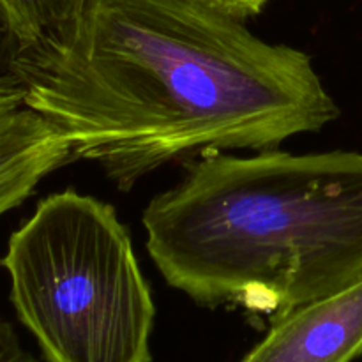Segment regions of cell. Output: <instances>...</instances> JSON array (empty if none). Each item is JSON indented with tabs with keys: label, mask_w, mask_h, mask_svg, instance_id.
Instances as JSON below:
<instances>
[{
	"label": "cell",
	"mask_w": 362,
	"mask_h": 362,
	"mask_svg": "<svg viewBox=\"0 0 362 362\" xmlns=\"http://www.w3.org/2000/svg\"><path fill=\"white\" fill-rule=\"evenodd\" d=\"M4 73L120 191L189 154L272 151L339 115L306 53L194 0H92Z\"/></svg>",
	"instance_id": "6da1fadb"
},
{
	"label": "cell",
	"mask_w": 362,
	"mask_h": 362,
	"mask_svg": "<svg viewBox=\"0 0 362 362\" xmlns=\"http://www.w3.org/2000/svg\"><path fill=\"white\" fill-rule=\"evenodd\" d=\"M141 221L170 286L274 322L362 281V152L205 156Z\"/></svg>",
	"instance_id": "7a4b0ae2"
},
{
	"label": "cell",
	"mask_w": 362,
	"mask_h": 362,
	"mask_svg": "<svg viewBox=\"0 0 362 362\" xmlns=\"http://www.w3.org/2000/svg\"><path fill=\"white\" fill-rule=\"evenodd\" d=\"M0 264L48 362H151L154 300L113 207L73 189L52 194Z\"/></svg>",
	"instance_id": "3957f363"
},
{
	"label": "cell",
	"mask_w": 362,
	"mask_h": 362,
	"mask_svg": "<svg viewBox=\"0 0 362 362\" xmlns=\"http://www.w3.org/2000/svg\"><path fill=\"white\" fill-rule=\"evenodd\" d=\"M362 354V281L272 322L240 362H352Z\"/></svg>",
	"instance_id": "277c9868"
},
{
	"label": "cell",
	"mask_w": 362,
	"mask_h": 362,
	"mask_svg": "<svg viewBox=\"0 0 362 362\" xmlns=\"http://www.w3.org/2000/svg\"><path fill=\"white\" fill-rule=\"evenodd\" d=\"M59 127L25 101V88L0 73V218L23 204L37 184L73 161Z\"/></svg>",
	"instance_id": "5b68a950"
},
{
	"label": "cell",
	"mask_w": 362,
	"mask_h": 362,
	"mask_svg": "<svg viewBox=\"0 0 362 362\" xmlns=\"http://www.w3.org/2000/svg\"><path fill=\"white\" fill-rule=\"evenodd\" d=\"M92 0H0L6 28L4 64L45 48L66 35Z\"/></svg>",
	"instance_id": "8992f818"
},
{
	"label": "cell",
	"mask_w": 362,
	"mask_h": 362,
	"mask_svg": "<svg viewBox=\"0 0 362 362\" xmlns=\"http://www.w3.org/2000/svg\"><path fill=\"white\" fill-rule=\"evenodd\" d=\"M194 2L216 7V9L225 11V13L246 20V18L260 14L269 4V0H194Z\"/></svg>",
	"instance_id": "52a82bcc"
},
{
	"label": "cell",
	"mask_w": 362,
	"mask_h": 362,
	"mask_svg": "<svg viewBox=\"0 0 362 362\" xmlns=\"http://www.w3.org/2000/svg\"><path fill=\"white\" fill-rule=\"evenodd\" d=\"M20 346L21 343L20 339H18L16 332L13 331V327H11L7 322H4L2 318H0V359H2L4 356H7V354L18 350Z\"/></svg>",
	"instance_id": "ba28073f"
},
{
	"label": "cell",
	"mask_w": 362,
	"mask_h": 362,
	"mask_svg": "<svg viewBox=\"0 0 362 362\" xmlns=\"http://www.w3.org/2000/svg\"><path fill=\"white\" fill-rule=\"evenodd\" d=\"M6 45H7L6 28H4L2 20H0V60H4V55H6Z\"/></svg>",
	"instance_id": "9c48e42d"
}]
</instances>
